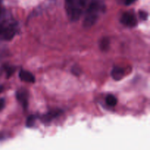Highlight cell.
<instances>
[{
  "label": "cell",
  "instance_id": "obj_8",
  "mask_svg": "<svg viewBox=\"0 0 150 150\" xmlns=\"http://www.w3.org/2000/svg\"><path fill=\"white\" fill-rule=\"evenodd\" d=\"M62 113V111L60 110H54V111H51L48 113H47L46 114L42 117V121L45 122H51V120H54V118L57 117L58 116L60 115V114Z\"/></svg>",
  "mask_w": 150,
  "mask_h": 150
},
{
  "label": "cell",
  "instance_id": "obj_9",
  "mask_svg": "<svg viewBox=\"0 0 150 150\" xmlns=\"http://www.w3.org/2000/svg\"><path fill=\"white\" fill-rule=\"evenodd\" d=\"M105 102L106 104L109 106L114 107L117 105V99L114 95H108L105 98Z\"/></svg>",
  "mask_w": 150,
  "mask_h": 150
},
{
  "label": "cell",
  "instance_id": "obj_7",
  "mask_svg": "<svg viewBox=\"0 0 150 150\" xmlns=\"http://www.w3.org/2000/svg\"><path fill=\"white\" fill-rule=\"evenodd\" d=\"M19 77L23 81L28 82V83H34L35 81V78L33 74L30 72L26 71V70H21L19 73Z\"/></svg>",
  "mask_w": 150,
  "mask_h": 150
},
{
  "label": "cell",
  "instance_id": "obj_15",
  "mask_svg": "<svg viewBox=\"0 0 150 150\" xmlns=\"http://www.w3.org/2000/svg\"><path fill=\"white\" fill-rule=\"evenodd\" d=\"M4 104H5V101H4V99H3V98H1V99H0V110H1L3 108H4Z\"/></svg>",
  "mask_w": 150,
  "mask_h": 150
},
{
  "label": "cell",
  "instance_id": "obj_13",
  "mask_svg": "<svg viewBox=\"0 0 150 150\" xmlns=\"http://www.w3.org/2000/svg\"><path fill=\"white\" fill-rule=\"evenodd\" d=\"M139 16H140V18L142 19V20H146L148 17L147 13H146L145 11H140L139 13Z\"/></svg>",
  "mask_w": 150,
  "mask_h": 150
},
{
  "label": "cell",
  "instance_id": "obj_6",
  "mask_svg": "<svg viewBox=\"0 0 150 150\" xmlns=\"http://www.w3.org/2000/svg\"><path fill=\"white\" fill-rule=\"evenodd\" d=\"M111 76L115 81H120L125 76V70L122 67L116 66L111 70Z\"/></svg>",
  "mask_w": 150,
  "mask_h": 150
},
{
  "label": "cell",
  "instance_id": "obj_4",
  "mask_svg": "<svg viewBox=\"0 0 150 150\" xmlns=\"http://www.w3.org/2000/svg\"><path fill=\"white\" fill-rule=\"evenodd\" d=\"M120 21L122 24L127 27H134L137 25V18H136V16L130 12L125 13L122 16Z\"/></svg>",
  "mask_w": 150,
  "mask_h": 150
},
{
  "label": "cell",
  "instance_id": "obj_5",
  "mask_svg": "<svg viewBox=\"0 0 150 150\" xmlns=\"http://www.w3.org/2000/svg\"><path fill=\"white\" fill-rule=\"evenodd\" d=\"M16 98L18 102L21 104L23 108H26L28 106V93L26 91L23 90V89H21V90L18 91L16 93Z\"/></svg>",
  "mask_w": 150,
  "mask_h": 150
},
{
  "label": "cell",
  "instance_id": "obj_14",
  "mask_svg": "<svg viewBox=\"0 0 150 150\" xmlns=\"http://www.w3.org/2000/svg\"><path fill=\"white\" fill-rule=\"evenodd\" d=\"M5 70H6V72H7V76H10V75H12V73H13V71H14V69L12 68V67H6Z\"/></svg>",
  "mask_w": 150,
  "mask_h": 150
},
{
  "label": "cell",
  "instance_id": "obj_3",
  "mask_svg": "<svg viewBox=\"0 0 150 150\" xmlns=\"http://www.w3.org/2000/svg\"><path fill=\"white\" fill-rule=\"evenodd\" d=\"M88 0H65L67 17L72 21L79 20L86 10Z\"/></svg>",
  "mask_w": 150,
  "mask_h": 150
},
{
  "label": "cell",
  "instance_id": "obj_12",
  "mask_svg": "<svg viewBox=\"0 0 150 150\" xmlns=\"http://www.w3.org/2000/svg\"><path fill=\"white\" fill-rule=\"evenodd\" d=\"M136 0H117L119 3L120 4H125V5H130L132 3H133Z\"/></svg>",
  "mask_w": 150,
  "mask_h": 150
},
{
  "label": "cell",
  "instance_id": "obj_1",
  "mask_svg": "<svg viewBox=\"0 0 150 150\" xmlns=\"http://www.w3.org/2000/svg\"><path fill=\"white\" fill-rule=\"evenodd\" d=\"M105 11V4L101 0H92L85 13L83 27L90 28L95 25L100 16Z\"/></svg>",
  "mask_w": 150,
  "mask_h": 150
},
{
  "label": "cell",
  "instance_id": "obj_10",
  "mask_svg": "<svg viewBox=\"0 0 150 150\" xmlns=\"http://www.w3.org/2000/svg\"><path fill=\"white\" fill-rule=\"evenodd\" d=\"M109 44L110 41L108 40V38H104L103 39H102V40L100 41V46L102 51H107L109 48Z\"/></svg>",
  "mask_w": 150,
  "mask_h": 150
},
{
  "label": "cell",
  "instance_id": "obj_17",
  "mask_svg": "<svg viewBox=\"0 0 150 150\" xmlns=\"http://www.w3.org/2000/svg\"><path fill=\"white\" fill-rule=\"evenodd\" d=\"M0 1H1V0H0Z\"/></svg>",
  "mask_w": 150,
  "mask_h": 150
},
{
  "label": "cell",
  "instance_id": "obj_16",
  "mask_svg": "<svg viewBox=\"0 0 150 150\" xmlns=\"http://www.w3.org/2000/svg\"><path fill=\"white\" fill-rule=\"evenodd\" d=\"M2 89H3V87L1 86H0V92H1V91H2Z\"/></svg>",
  "mask_w": 150,
  "mask_h": 150
},
{
  "label": "cell",
  "instance_id": "obj_2",
  "mask_svg": "<svg viewBox=\"0 0 150 150\" xmlns=\"http://www.w3.org/2000/svg\"><path fill=\"white\" fill-rule=\"evenodd\" d=\"M18 30L17 23L0 10V40H10Z\"/></svg>",
  "mask_w": 150,
  "mask_h": 150
},
{
  "label": "cell",
  "instance_id": "obj_11",
  "mask_svg": "<svg viewBox=\"0 0 150 150\" xmlns=\"http://www.w3.org/2000/svg\"><path fill=\"white\" fill-rule=\"evenodd\" d=\"M35 122V117L34 116H30L28 117L27 120H26V126L28 127H32L34 125Z\"/></svg>",
  "mask_w": 150,
  "mask_h": 150
}]
</instances>
